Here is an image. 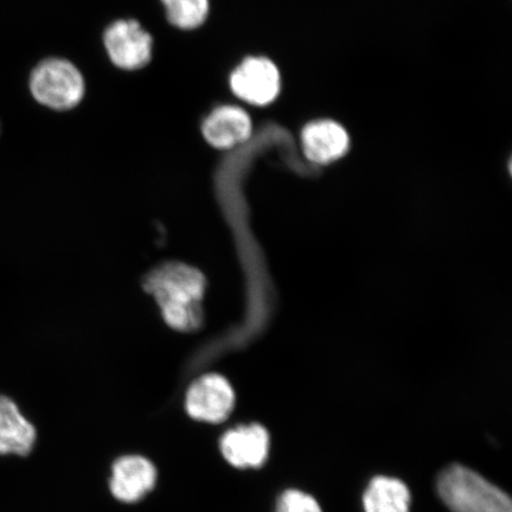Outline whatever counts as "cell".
I'll return each instance as SVG.
<instances>
[{
	"label": "cell",
	"instance_id": "1",
	"mask_svg": "<svg viewBox=\"0 0 512 512\" xmlns=\"http://www.w3.org/2000/svg\"><path fill=\"white\" fill-rule=\"evenodd\" d=\"M145 288L156 299L171 329L192 332L203 323L202 299L207 280L195 267L169 262L153 270Z\"/></svg>",
	"mask_w": 512,
	"mask_h": 512
},
{
	"label": "cell",
	"instance_id": "2",
	"mask_svg": "<svg viewBox=\"0 0 512 512\" xmlns=\"http://www.w3.org/2000/svg\"><path fill=\"white\" fill-rule=\"evenodd\" d=\"M441 499L453 512H512L510 498L466 467L454 465L438 480Z\"/></svg>",
	"mask_w": 512,
	"mask_h": 512
},
{
	"label": "cell",
	"instance_id": "3",
	"mask_svg": "<svg viewBox=\"0 0 512 512\" xmlns=\"http://www.w3.org/2000/svg\"><path fill=\"white\" fill-rule=\"evenodd\" d=\"M30 91L38 104L54 111H69L80 104L86 85L72 62L53 57L32 70Z\"/></svg>",
	"mask_w": 512,
	"mask_h": 512
},
{
	"label": "cell",
	"instance_id": "4",
	"mask_svg": "<svg viewBox=\"0 0 512 512\" xmlns=\"http://www.w3.org/2000/svg\"><path fill=\"white\" fill-rule=\"evenodd\" d=\"M229 85L233 93L247 104L267 106L280 93V72L267 57H247L230 74Z\"/></svg>",
	"mask_w": 512,
	"mask_h": 512
},
{
	"label": "cell",
	"instance_id": "5",
	"mask_svg": "<svg viewBox=\"0 0 512 512\" xmlns=\"http://www.w3.org/2000/svg\"><path fill=\"white\" fill-rule=\"evenodd\" d=\"M104 43L111 61L120 69H142L152 59L153 38L134 19H119L105 30Z\"/></svg>",
	"mask_w": 512,
	"mask_h": 512
},
{
	"label": "cell",
	"instance_id": "6",
	"mask_svg": "<svg viewBox=\"0 0 512 512\" xmlns=\"http://www.w3.org/2000/svg\"><path fill=\"white\" fill-rule=\"evenodd\" d=\"M235 406V393L226 377L207 374L191 384L185 396V408L192 419L220 424Z\"/></svg>",
	"mask_w": 512,
	"mask_h": 512
},
{
	"label": "cell",
	"instance_id": "7",
	"mask_svg": "<svg viewBox=\"0 0 512 512\" xmlns=\"http://www.w3.org/2000/svg\"><path fill=\"white\" fill-rule=\"evenodd\" d=\"M202 134L207 143L215 149L233 150L252 138V119L239 106H217L204 118Z\"/></svg>",
	"mask_w": 512,
	"mask_h": 512
},
{
	"label": "cell",
	"instance_id": "8",
	"mask_svg": "<svg viewBox=\"0 0 512 512\" xmlns=\"http://www.w3.org/2000/svg\"><path fill=\"white\" fill-rule=\"evenodd\" d=\"M221 452L238 469H256L265 464L270 450V435L258 424L233 428L223 434Z\"/></svg>",
	"mask_w": 512,
	"mask_h": 512
},
{
	"label": "cell",
	"instance_id": "9",
	"mask_svg": "<svg viewBox=\"0 0 512 512\" xmlns=\"http://www.w3.org/2000/svg\"><path fill=\"white\" fill-rule=\"evenodd\" d=\"M304 155L310 162L329 165L342 159L350 150V137L334 120H316L302 132Z\"/></svg>",
	"mask_w": 512,
	"mask_h": 512
},
{
	"label": "cell",
	"instance_id": "10",
	"mask_svg": "<svg viewBox=\"0 0 512 512\" xmlns=\"http://www.w3.org/2000/svg\"><path fill=\"white\" fill-rule=\"evenodd\" d=\"M156 480L157 471L150 460L127 456L113 465L110 488L119 501L136 503L155 488Z\"/></svg>",
	"mask_w": 512,
	"mask_h": 512
},
{
	"label": "cell",
	"instance_id": "11",
	"mask_svg": "<svg viewBox=\"0 0 512 512\" xmlns=\"http://www.w3.org/2000/svg\"><path fill=\"white\" fill-rule=\"evenodd\" d=\"M34 425L8 396L0 395V456L24 457L36 444Z\"/></svg>",
	"mask_w": 512,
	"mask_h": 512
},
{
	"label": "cell",
	"instance_id": "12",
	"mask_svg": "<svg viewBox=\"0 0 512 512\" xmlns=\"http://www.w3.org/2000/svg\"><path fill=\"white\" fill-rule=\"evenodd\" d=\"M366 512H409L411 494L398 479L377 477L363 497Z\"/></svg>",
	"mask_w": 512,
	"mask_h": 512
},
{
	"label": "cell",
	"instance_id": "13",
	"mask_svg": "<svg viewBox=\"0 0 512 512\" xmlns=\"http://www.w3.org/2000/svg\"><path fill=\"white\" fill-rule=\"evenodd\" d=\"M166 18L182 30L200 28L209 16V0H162Z\"/></svg>",
	"mask_w": 512,
	"mask_h": 512
},
{
	"label": "cell",
	"instance_id": "14",
	"mask_svg": "<svg viewBox=\"0 0 512 512\" xmlns=\"http://www.w3.org/2000/svg\"><path fill=\"white\" fill-rule=\"evenodd\" d=\"M277 512H322L316 499L297 490L286 491L280 497Z\"/></svg>",
	"mask_w": 512,
	"mask_h": 512
}]
</instances>
